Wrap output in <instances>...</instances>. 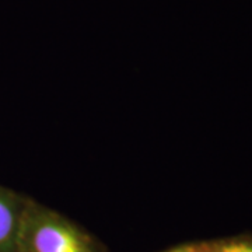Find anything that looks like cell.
I'll list each match as a JSON object with an SVG mask.
<instances>
[{
  "mask_svg": "<svg viewBox=\"0 0 252 252\" xmlns=\"http://www.w3.org/2000/svg\"><path fill=\"white\" fill-rule=\"evenodd\" d=\"M17 252H107L104 244L59 212L28 199Z\"/></svg>",
  "mask_w": 252,
  "mask_h": 252,
  "instance_id": "1",
  "label": "cell"
},
{
  "mask_svg": "<svg viewBox=\"0 0 252 252\" xmlns=\"http://www.w3.org/2000/svg\"><path fill=\"white\" fill-rule=\"evenodd\" d=\"M27 196L0 185V252H17Z\"/></svg>",
  "mask_w": 252,
  "mask_h": 252,
  "instance_id": "2",
  "label": "cell"
},
{
  "mask_svg": "<svg viewBox=\"0 0 252 252\" xmlns=\"http://www.w3.org/2000/svg\"><path fill=\"white\" fill-rule=\"evenodd\" d=\"M216 252H252V241L244 238L227 240L215 244Z\"/></svg>",
  "mask_w": 252,
  "mask_h": 252,
  "instance_id": "3",
  "label": "cell"
},
{
  "mask_svg": "<svg viewBox=\"0 0 252 252\" xmlns=\"http://www.w3.org/2000/svg\"><path fill=\"white\" fill-rule=\"evenodd\" d=\"M165 252H216V247L215 244H185V245H180L175 247L172 250H168Z\"/></svg>",
  "mask_w": 252,
  "mask_h": 252,
  "instance_id": "4",
  "label": "cell"
}]
</instances>
